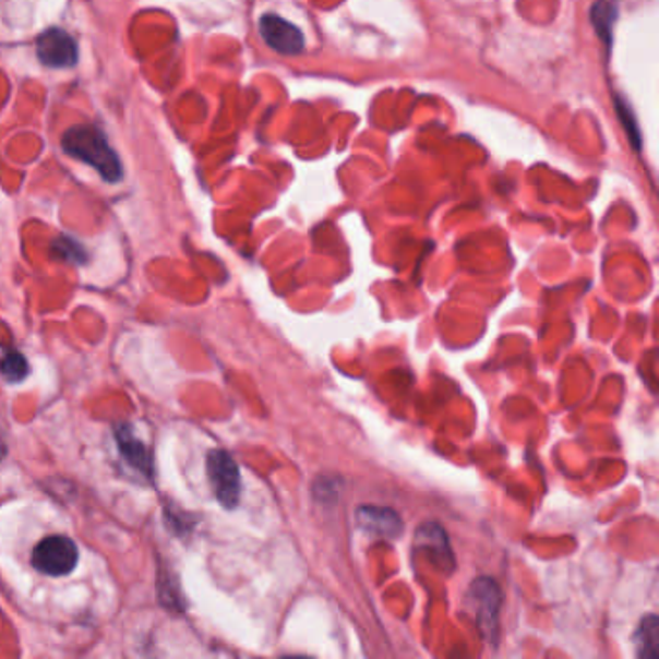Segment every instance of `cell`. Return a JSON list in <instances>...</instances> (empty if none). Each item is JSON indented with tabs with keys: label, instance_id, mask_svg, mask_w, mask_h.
<instances>
[{
	"label": "cell",
	"instance_id": "obj_4",
	"mask_svg": "<svg viewBox=\"0 0 659 659\" xmlns=\"http://www.w3.org/2000/svg\"><path fill=\"white\" fill-rule=\"evenodd\" d=\"M37 57L45 67L72 68L77 62V45L64 29L51 27L37 37Z\"/></svg>",
	"mask_w": 659,
	"mask_h": 659
},
{
	"label": "cell",
	"instance_id": "obj_10",
	"mask_svg": "<svg viewBox=\"0 0 659 659\" xmlns=\"http://www.w3.org/2000/svg\"><path fill=\"white\" fill-rule=\"evenodd\" d=\"M29 373L27 360L20 352H7L0 360V375L9 383H20L24 381Z\"/></svg>",
	"mask_w": 659,
	"mask_h": 659
},
{
	"label": "cell",
	"instance_id": "obj_3",
	"mask_svg": "<svg viewBox=\"0 0 659 659\" xmlns=\"http://www.w3.org/2000/svg\"><path fill=\"white\" fill-rule=\"evenodd\" d=\"M207 474L215 495L223 503V507L235 508L240 501V470L235 458L227 451L215 448L207 455Z\"/></svg>",
	"mask_w": 659,
	"mask_h": 659
},
{
	"label": "cell",
	"instance_id": "obj_8",
	"mask_svg": "<svg viewBox=\"0 0 659 659\" xmlns=\"http://www.w3.org/2000/svg\"><path fill=\"white\" fill-rule=\"evenodd\" d=\"M636 648H638V658H659V623L656 615L644 619L636 636Z\"/></svg>",
	"mask_w": 659,
	"mask_h": 659
},
{
	"label": "cell",
	"instance_id": "obj_13",
	"mask_svg": "<svg viewBox=\"0 0 659 659\" xmlns=\"http://www.w3.org/2000/svg\"><path fill=\"white\" fill-rule=\"evenodd\" d=\"M7 453H9V448H7V443L2 440V435H0V460L7 457Z\"/></svg>",
	"mask_w": 659,
	"mask_h": 659
},
{
	"label": "cell",
	"instance_id": "obj_11",
	"mask_svg": "<svg viewBox=\"0 0 659 659\" xmlns=\"http://www.w3.org/2000/svg\"><path fill=\"white\" fill-rule=\"evenodd\" d=\"M613 22H615V2L600 0L594 9V24L600 29L601 34H609Z\"/></svg>",
	"mask_w": 659,
	"mask_h": 659
},
{
	"label": "cell",
	"instance_id": "obj_6",
	"mask_svg": "<svg viewBox=\"0 0 659 659\" xmlns=\"http://www.w3.org/2000/svg\"><path fill=\"white\" fill-rule=\"evenodd\" d=\"M358 523H360L363 530L378 534V536L397 538L398 534L403 532V520L391 508L363 505V507L358 508Z\"/></svg>",
	"mask_w": 659,
	"mask_h": 659
},
{
	"label": "cell",
	"instance_id": "obj_12",
	"mask_svg": "<svg viewBox=\"0 0 659 659\" xmlns=\"http://www.w3.org/2000/svg\"><path fill=\"white\" fill-rule=\"evenodd\" d=\"M55 252H59L60 257L67 262L80 263L85 260L84 248L72 238H60L59 242L55 244Z\"/></svg>",
	"mask_w": 659,
	"mask_h": 659
},
{
	"label": "cell",
	"instance_id": "obj_7",
	"mask_svg": "<svg viewBox=\"0 0 659 659\" xmlns=\"http://www.w3.org/2000/svg\"><path fill=\"white\" fill-rule=\"evenodd\" d=\"M470 598H472L478 619H483L488 625L493 623L495 618H498L499 603H501V600H499L498 586L493 584V580L478 578V580L472 584V596H470Z\"/></svg>",
	"mask_w": 659,
	"mask_h": 659
},
{
	"label": "cell",
	"instance_id": "obj_2",
	"mask_svg": "<svg viewBox=\"0 0 659 659\" xmlns=\"http://www.w3.org/2000/svg\"><path fill=\"white\" fill-rule=\"evenodd\" d=\"M77 546L67 536H49L37 543L32 555L35 568L49 576H64L77 565Z\"/></svg>",
	"mask_w": 659,
	"mask_h": 659
},
{
	"label": "cell",
	"instance_id": "obj_1",
	"mask_svg": "<svg viewBox=\"0 0 659 659\" xmlns=\"http://www.w3.org/2000/svg\"><path fill=\"white\" fill-rule=\"evenodd\" d=\"M62 149L77 161L94 167L103 180L117 184L124 177V169L119 155L110 147L107 135L97 127L77 124L68 128L62 135Z\"/></svg>",
	"mask_w": 659,
	"mask_h": 659
},
{
	"label": "cell",
	"instance_id": "obj_5",
	"mask_svg": "<svg viewBox=\"0 0 659 659\" xmlns=\"http://www.w3.org/2000/svg\"><path fill=\"white\" fill-rule=\"evenodd\" d=\"M260 32H262L263 41L267 43L273 51L287 55V57H295L304 51L302 32L277 14L262 16Z\"/></svg>",
	"mask_w": 659,
	"mask_h": 659
},
{
	"label": "cell",
	"instance_id": "obj_9",
	"mask_svg": "<svg viewBox=\"0 0 659 659\" xmlns=\"http://www.w3.org/2000/svg\"><path fill=\"white\" fill-rule=\"evenodd\" d=\"M119 445L120 451L124 453V457H127L135 468L145 470L147 474L152 472V460L147 457L144 445H142L140 441L134 440L132 433H130V430H127V428L119 431Z\"/></svg>",
	"mask_w": 659,
	"mask_h": 659
}]
</instances>
